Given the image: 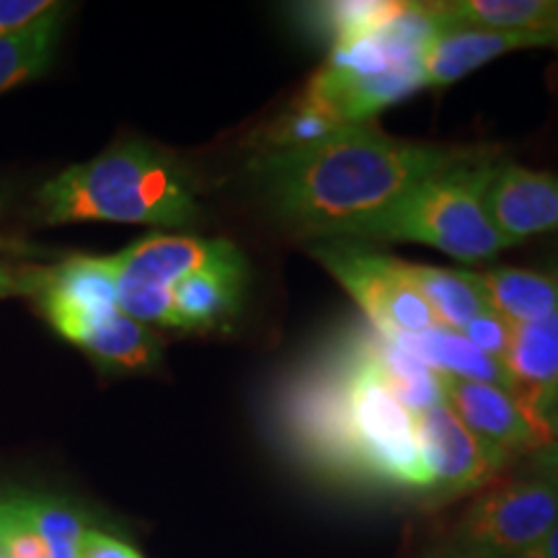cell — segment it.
I'll use <instances>...</instances> for the list:
<instances>
[{
  "label": "cell",
  "instance_id": "obj_1",
  "mask_svg": "<svg viewBox=\"0 0 558 558\" xmlns=\"http://www.w3.org/2000/svg\"><path fill=\"white\" fill-rule=\"evenodd\" d=\"M488 156L484 148L409 143L369 124H349L308 148L256 153L248 173L279 222L311 239H331L432 173Z\"/></svg>",
  "mask_w": 558,
  "mask_h": 558
},
{
  "label": "cell",
  "instance_id": "obj_2",
  "mask_svg": "<svg viewBox=\"0 0 558 558\" xmlns=\"http://www.w3.org/2000/svg\"><path fill=\"white\" fill-rule=\"evenodd\" d=\"M199 215L190 177L171 156L143 140H122L101 156L70 166L37 194V218L45 226L137 222L186 228Z\"/></svg>",
  "mask_w": 558,
  "mask_h": 558
},
{
  "label": "cell",
  "instance_id": "obj_3",
  "mask_svg": "<svg viewBox=\"0 0 558 558\" xmlns=\"http://www.w3.org/2000/svg\"><path fill=\"white\" fill-rule=\"evenodd\" d=\"M497 156L469 160L422 179L367 220L337 230L339 241L424 243L460 262H484L509 248L486 209V190ZM324 239V241H331Z\"/></svg>",
  "mask_w": 558,
  "mask_h": 558
},
{
  "label": "cell",
  "instance_id": "obj_4",
  "mask_svg": "<svg viewBox=\"0 0 558 558\" xmlns=\"http://www.w3.org/2000/svg\"><path fill=\"white\" fill-rule=\"evenodd\" d=\"M347 365V414L360 481L432 492V476L418 445L416 422L375 369L357 331L341 344Z\"/></svg>",
  "mask_w": 558,
  "mask_h": 558
},
{
  "label": "cell",
  "instance_id": "obj_5",
  "mask_svg": "<svg viewBox=\"0 0 558 558\" xmlns=\"http://www.w3.org/2000/svg\"><path fill=\"white\" fill-rule=\"evenodd\" d=\"M311 254L352 295L383 337H416L439 326L427 300L409 279L407 262L339 239L316 243Z\"/></svg>",
  "mask_w": 558,
  "mask_h": 558
},
{
  "label": "cell",
  "instance_id": "obj_6",
  "mask_svg": "<svg viewBox=\"0 0 558 558\" xmlns=\"http://www.w3.org/2000/svg\"><path fill=\"white\" fill-rule=\"evenodd\" d=\"M279 418L292 448L313 469L360 481L349 435L347 365L341 347L329 360L290 383L279 403Z\"/></svg>",
  "mask_w": 558,
  "mask_h": 558
},
{
  "label": "cell",
  "instance_id": "obj_7",
  "mask_svg": "<svg viewBox=\"0 0 558 558\" xmlns=\"http://www.w3.org/2000/svg\"><path fill=\"white\" fill-rule=\"evenodd\" d=\"M558 522V488L525 476L488 484L458 522L460 558H518L535 548Z\"/></svg>",
  "mask_w": 558,
  "mask_h": 558
},
{
  "label": "cell",
  "instance_id": "obj_8",
  "mask_svg": "<svg viewBox=\"0 0 558 558\" xmlns=\"http://www.w3.org/2000/svg\"><path fill=\"white\" fill-rule=\"evenodd\" d=\"M230 246L228 241H202L190 235H150V239L111 256L117 275V305L140 324L171 326V290L179 279L215 262Z\"/></svg>",
  "mask_w": 558,
  "mask_h": 558
},
{
  "label": "cell",
  "instance_id": "obj_9",
  "mask_svg": "<svg viewBox=\"0 0 558 558\" xmlns=\"http://www.w3.org/2000/svg\"><path fill=\"white\" fill-rule=\"evenodd\" d=\"M418 445L432 476V492L439 499H456L494 484L509 460L486 448L465 424L452 414L448 403L414 416Z\"/></svg>",
  "mask_w": 558,
  "mask_h": 558
},
{
  "label": "cell",
  "instance_id": "obj_10",
  "mask_svg": "<svg viewBox=\"0 0 558 558\" xmlns=\"http://www.w3.org/2000/svg\"><path fill=\"white\" fill-rule=\"evenodd\" d=\"M37 300L54 331L75 344L83 333L120 311L114 262L111 256H73L54 264Z\"/></svg>",
  "mask_w": 558,
  "mask_h": 558
},
{
  "label": "cell",
  "instance_id": "obj_11",
  "mask_svg": "<svg viewBox=\"0 0 558 558\" xmlns=\"http://www.w3.org/2000/svg\"><path fill=\"white\" fill-rule=\"evenodd\" d=\"M445 403L471 435H476L486 448L499 452L509 463L535 456L548 445V439L535 429V424L505 388L445 378Z\"/></svg>",
  "mask_w": 558,
  "mask_h": 558
},
{
  "label": "cell",
  "instance_id": "obj_12",
  "mask_svg": "<svg viewBox=\"0 0 558 558\" xmlns=\"http://www.w3.org/2000/svg\"><path fill=\"white\" fill-rule=\"evenodd\" d=\"M501 365L507 369V393L550 445L548 414L558 401V311L533 324L514 326Z\"/></svg>",
  "mask_w": 558,
  "mask_h": 558
},
{
  "label": "cell",
  "instance_id": "obj_13",
  "mask_svg": "<svg viewBox=\"0 0 558 558\" xmlns=\"http://www.w3.org/2000/svg\"><path fill=\"white\" fill-rule=\"evenodd\" d=\"M486 209L509 246L558 230V177L497 160L486 190Z\"/></svg>",
  "mask_w": 558,
  "mask_h": 558
},
{
  "label": "cell",
  "instance_id": "obj_14",
  "mask_svg": "<svg viewBox=\"0 0 558 558\" xmlns=\"http://www.w3.org/2000/svg\"><path fill=\"white\" fill-rule=\"evenodd\" d=\"M554 34H520L481 26H439L424 52V86H450L486 62L527 47L556 45Z\"/></svg>",
  "mask_w": 558,
  "mask_h": 558
},
{
  "label": "cell",
  "instance_id": "obj_15",
  "mask_svg": "<svg viewBox=\"0 0 558 558\" xmlns=\"http://www.w3.org/2000/svg\"><path fill=\"white\" fill-rule=\"evenodd\" d=\"M246 277V259L230 243L218 259L179 279L171 290L177 329L207 331L233 318L241 308Z\"/></svg>",
  "mask_w": 558,
  "mask_h": 558
},
{
  "label": "cell",
  "instance_id": "obj_16",
  "mask_svg": "<svg viewBox=\"0 0 558 558\" xmlns=\"http://www.w3.org/2000/svg\"><path fill=\"white\" fill-rule=\"evenodd\" d=\"M362 333H365L369 360L383 383L411 416L445 403V375L418 357L414 349L403 344L401 339L383 337L375 329Z\"/></svg>",
  "mask_w": 558,
  "mask_h": 558
},
{
  "label": "cell",
  "instance_id": "obj_17",
  "mask_svg": "<svg viewBox=\"0 0 558 558\" xmlns=\"http://www.w3.org/2000/svg\"><path fill=\"white\" fill-rule=\"evenodd\" d=\"M432 5L439 26H481L558 37V0H452Z\"/></svg>",
  "mask_w": 558,
  "mask_h": 558
},
{
  "label": "cell",
  "instance_id": "obj_18",
  "mask_svg": "<svg viewBox=\"0 0 558 558\" xmlns=\"http://www.w3.org/2000/svg\"><path fill=\"white\" fill-rule=\"evenodd\" d=\"M488 308L512 326L533 324L558 311V282L550 275L520 267H497L478 275Z\"/></svg>",
  "mask_w": 558,
  "mask_h": 558
},
{
  "label": "cell",
  "instance_id": "obj_19",
  "mask_svg": "<svg viewBox=\"0 0 558 558\" xmlns=\"http://www.w3.org/2000/svg\"><path fill=\"white\" fill-rule=\"evenodd\" d=\"M409 279L422 292L442 329L460 331L469 320L488 308L478 275L460 269L427 267V264H407Z\"/></svg>",
  "mask_w": 558,
  "mask_h": 558
},
{
  "label": "cell",
  "instance_id": "obj_20",
  "mask_svg": "<svg viewBox=\"0 0 558 558\" xmlns=\"http://www.w3.org/2000/svg\"><path fill=\"white\" fill-rule=\"evenodd\" d=\"M75 347L86 349L101 365L124 369V373H145L156 367L163 352L156 333L140 320L124 316L122 311L111 313L107 320L94 326Z\"/></svg>",
  "mask_w": 558,
  "mask_h": 558
},
{
  "label": "cell",
  "instance_id": "obj_21",
  "mask_svg": "<svg viewBox=\"0 0 558 558\" xmlns=\"http://www.w3.org/2000/svg\"><path fill=\"white\" fill-rule=\"evenodd\" d=\"M58 499L0 488V558H50L47 533Z\"/></svg>",
  "mask_w": 558,
  "mask_h": 558
},
{
  "label": "cell",
  "instance_id": "obj_22",
  "mask_svg": "<svg viewBox=\"0 0 558 558\" xmlns=\"http://www.w3.org/2000/svg\"><path fill=\"white\" fill-rule=\"evenodd\" d=\"M403 344H409L424 362H429L437 373L445 378L488 383L507 390V369L501 362L486 357L481 349L471 344L460 331H450L437 326V329L416 333V337H403Z\"/></svg>",
  "mask_w": 558,
  "mask_h": 558
},
{
  "label": "cell",
  "instance_id": "obj_23",
  "mask_svg": "<svg viewBox=\"0 0 558 558\" xmlns=\"http://www.w3.org/2000/svg\"><path fill=\"white\" fill-rule=\"evenodd\" d=\"M60 21L62 5L52 3L24 29L0 37V94L34 78L47 68L60 39Z\"/></svg>",
  "mask_w": 558,
  "mask_h": 558
},
{
  "label": "cell",
  "instance_id": "obj_24",
  "mask_svg": "<svg viewBox=\"0 0 558 558\" xmlns=\"http://www.w3.org/2000/svg\"><path fill=\"white\" fill-rule=\"evenodd\" d=\"M344 128H349V124L341 120L329 104L320 101L311 90H303L288 111H282L267 130L256 135V143L262 148L259 153L308 148V145H316L320 140L337 135Z\"/></svg>",
  "mask_w": 558,
  "mask_h": 558
},
{
  "label": "cell",
  "instance_id": "obj_25",
  "mask_svg": "<svg viewBox=\"0 0 558 558\" xmlns=\"http://www.w3.org/2000/svg\"><path fill=\"white\" fill-rule=\"evenodd\" d=\"M403 3L393 0H344V3H318L311 5V26L337 41L375 34L388 24Z\"/></svg>",
  "mask_w": 558,
  "mask_h": 558
},
{
  "label": "cell",
  "instance_id": "obj_26",
  "mask_svg": "<svg viewBox=\"0 0 558 558\" xmlns=\"http://www.w3.org/2000/svg\"><path fill=\"white\" fill-rule=\"evenodd\" d=\"M512 329L514 326L501 318L497 311L486 308L484 313H478L476 318L469 320V324L460 329V333H463L473 347L481 349L486 357L505 362L509 344H512Z\"/></svg>",
  "mask_w": 558,
  "mask_h": 558
},
{
  "label": "cell",
  "instance_id": "obj_27",
  "mask_svg": "<svg viewBox=\"0 0 558 558\" xmlns=\"http://www.w3.org/2000/svg\"><path fill=\"white\" fill-rule=\"evenodd\" d=\"M50 267H0V300L3 298H37L45 288Z\"/></svg>",
  "mask_w": 558,
  "mask_h": 558
},
{
  "label": "cell",
  "instance_id": "obj_28",
  "mask_svg": "<svg viewBox=\"0 0 558 558\" xmlns=\"http://www.w3.org/2000/svg\"><path fill=\"white\" fill-rule=\"evenodd\" d=\"M78 558H143L130 543H124L114 535L101 533L96 527H86V533L81 535Z\"/></svg>",
  "mask_w": 558,
  "mask_h": 558
},
{
  "label": "cell",
  "instance_id": "obj_29",
  "mask_svg": "<svg viewBox=\"0 0 558 558\" xmlns=\"http://www.w3.org/2000/svg\"><path fill=\"white\" fill-rule=\"evenodd\" d=\"M45 0H0V37L16 29H24L34 19L50 9Z\"/></svg>",
  "mask_w": 558,
  "mask_h": 558
},
{
  "label": "cell",
  "instance_id": "obj_30",
  "mask_svg": "<svg viewBox=\"0 0 558 558\" xmlns=\"http://www.w3.org/2000/svg\"><path fill=\"white\" fill-rule=\"evenodd\" d=\"M527 473L546 478L548 484H554L558 488V439L535 452V456H530Z\"/></svg>",
  "mask_w": 558,
  "mask_h": 558
},
{
  "label": "cell",
  "instance_id": "obj_31",
  "mask_svg": "<svg viewBox=\"0 0 558 558\" xmlns=\"http://www.w3.org/2000/svg\"><path fill=\"white\" fill-rule=\"evenodd\" d=\"M518 558H558V522L554 525V530L543 538L538 546L530 548L527 554H522Z\"/></svg>",
  "mask_w": 558,
  "mask_h": 558
},
{
  "label": "cell",
  "instance_id": "obj_32",
  "mask_svg": "<svg viewBox=\"0 0 558 558\" xmlns=\"http://www.w3.org/2000/svg\"><path fill=\"white\" fill-rule=\"evenodd\" d=\"M548 429H550V437H554V442L558 439V401L554 403V409H550L548 414Z\"/></svg>",
  "mask_w": 558,
  "mask_h": 558
},
{
  "label": "cell",
  "instance_id": "obj_33",
  "mask_svg": "<svg viewBox=\"0 0 558 558\" xmlns=\"http://www.w3.org/2000/svg\"><path fill=\"white\" fill-rule=\"evenodd\" d=\"M550 277H554L556 282H558V256H556V262H554V271H550Z\"/></svg>",
  "mask_w": 558,
  "mask_h": 558
},
{
  "label": "cell",
  "instance_id": "obj_34",
  "mask_svg": "<svg viewBox=\"0 0 558 558\" xmlns=\"http://www.w3.org/2000/svg\"><path fill=\"white\" fill-rule=\"evenodd\" d=\"M556 45H558V41H556Z\"/></svg>",
  "mask_w": 558,
  "mask_h": 558
}]
</instances>
